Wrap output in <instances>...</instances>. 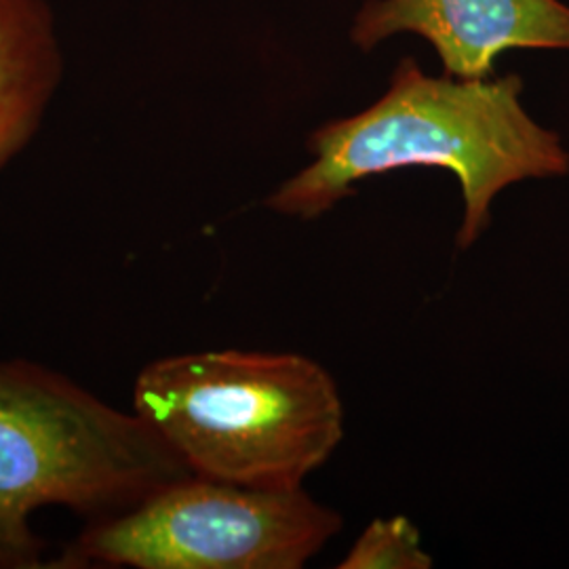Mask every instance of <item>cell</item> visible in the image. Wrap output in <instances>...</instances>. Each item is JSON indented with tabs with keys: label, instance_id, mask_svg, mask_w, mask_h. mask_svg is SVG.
Segmentation results:
<instances>
[{
	"label": "cell",
	"instance_id": "obj_1",
	"mask_svg": "<svg viewBox=\"0 0 569 569\" xmlns=\"http://www.w3.org/2000/svg\"><path fill=\"white\" fill-rule=\"evenodd\" d=\"M519 77H428L401 60L387 93L367 110L319 127L315 161L268 199V207L317 220L352 194L355 183L406 167L448 169L462 188L456 244L467 249L491 224V204L509 186L569 173L561 136L531 119Z\"/></svg>",
	"mask_w": 569,
	"mask_h": 569
},
{
	"label": "cell",
	"instance_id": "obj_2",
	"mask_svg": "<svg viewBox=\"0 0 569 569\" xmlns=\"http://www.w3.org/2000/svg\"><path fill=\"white\" fill-rule=\"evenodd\" d=\"M133 411L192 475L244 488H302L345 439L333 378L291 352L157 359L133 385Z\"/></svg>",
	"mask_w": 569,
	"mask_h": 569
},
{
	"label": "cell",
	"instance_id": "obj_3",
	"mask_svg": "<svg viewBox=\"0 0 569 569\" xmlns=\"http://www.w3.org/2000/svg\"><path fill=\"white\" fill-rule=\"evenodd\" d=\"M192 475L136 411L51 367L0 359V569L44 568L32 517L102 521Z\"/></svg>",
	"mask_w": 569,
	"mask_h": 569
},
{
	"label": "cell",
	"instance_id": "obj_4",
	"mask_svg": "<svg viewBox=\"0 0 569 569\" xmlns=\"http://www.w3.org/2000/svg\"><path fill=\"white\" fill-rule=\"evenodd\" d=\"M340 529L342 517L305 488L188 475L127 512L91 521L49 568L300 569Z\"/></svg>",
	"mask_w": 569,
	"mask_h": 569
},
{
	"label": "cell",
	"instance_id": "obj_5",
	"mask_svg": "<svg viewBox=\"0 0 569 569\" xmlns=\"http://www.w3.org/2000/svg\"><path fill=\"white\" fill-rule=\"evenodd\" d=\"M409 32L427 39L446 74L488 79L512 49L569 51L563 0H369L357 13L352 42L369 51Z\"/></svg>",
	"mask_w": 569,
	"mask_h": 569
},
{
	"label": "cell",
	"instance_id": "obj_6",
	"mask_svg": "<svg viewBox=\"0 0 569 569\" xmlns=\"http://www.w3.org/2000/svg\"><path fill=\"white\" fill-rule=\"evenodd\" d=\"M63 77L47 0H0V171L32 142Z\"/></svg>",
	"mask_w": 569,
	"mask_h": 569
},
{
	"label": "cell",
	"instance_id": "obj_7",
	"mask_svg": "<svg viewBox=\"0 0 569 569\" xmlns=\"http://www.w3.org/2000/svg\"><path fill=\"white\" fill-rule=\"evenodd\" d=\"M432 557L422 549V536L407 517L376 519L348 550L340 569H428Z\"/></svg>",
	"mask_w": 569,
	"mask_h": 569
}]
</instances>
